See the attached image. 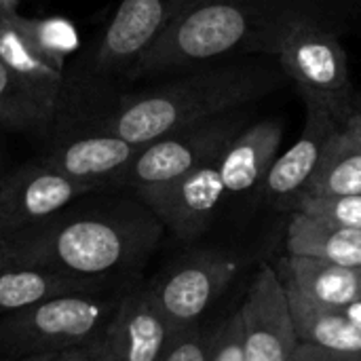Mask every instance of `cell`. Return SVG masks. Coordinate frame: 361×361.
Listing matches in <instances>:
<instances>
[{"label":"cell","mask_w":361,"mask_h":361,"mask_svg":"<svg viewBox=\"0 0 361 361\" xmlns=\"http://www.w3.org/2000/svg\"><path fill=\"white\" fill-rule=\"evenodd\" d=\"M302 97L307 106L302 133L288 152L275 159L273 167L269 169L262 182L267 201L279 209H292V212L296 207V201L305 192L309 180L313 178L330 140L343 127L328 112V108L322 106L317 99L309 95Z\"/></svg>","instance_id":"obj_12"},{"label":"cell","mask_w":361,"mask_h":361,"mask_svg":"<svg viewBox=\"0 0 361 361\" xmlns=\"http://www.w3.org/2000/svg\"><path fill=\"white\" fill-rule=\"evenodd\" d=\"M279 61L245 57L214 61L171 80L121 93L91 121V129L144 146L163 135L199 125L283 87Z\"/></svg>","instance_id":"obj_2"},{"label":"cell","mask_w":361,"mask_h":361,"mask_svg":"<svg viewBox=\"0 0 361 361\" xmlns=\"http://www.w3.org/2000/svg\"><path fill=\"white\" fill-rule=\"evenodd\" d=\"M13 19L38 55L53 68H66V59L78 49L76 27L63 17H25L13 11Z\"/></svg>","instance_id":"obj_23"},{"label":"cell","mask_w":361,"mask_h":361,"mask_svg":"<svg viewBox=\"0 0 361 361\" xmlns=\"http://www.w3.org/2000/svg\"><path fill=\"white\" fill-rule=\"evenodd\" d=\"M294 212L330 220L341 226L361 228V195L336 197H300Z\"/></svg>","instance_id":"obj_24"},{"label":"cell","mask_w":361,"mask_h":361,"mask_svg":"<svg viewBox=\"0 0 361 361\" xmlns=\"http://www.w3.org/2000/svg\"><path fill=\"white\" fill-rule=\"evenodd\" d=\"M288 361H361V353L332 351V349H324L317 345L300 343Z\"/></svg>","instance_id":"obj_27"},{"label":"cell","mask_w":361,"mask_h":361,"mask_svg":"<svg viewBox=\"0 0 361 361\" xmlns=\"http://www.w3.org/2000/svg\"><path fill=\"white\" fill-rule=\"evenodd\" d=\"M47 361H106L104 360V349H102V338L91 343V345H85V347H76V349L55 353Z\"/></svg>","instance_id":"obj_28"},{"label":"cell","mask_w":361,"mask_h":361,"mask_svg":"<svg viewBox=\"0 0 361 361\" xmlns=\"http://www.w3.org/2000/svg\"><path fill=\"white\" fill-rule=\"evenodd\" d=\"M159 218L131 197L87 195L55 216L4 237L8 267L36 264L85 277L140 279L163 239Z\"/></svg>","instance_id":"obj_1"},{"label":"cell","mask_w":361,"mask_h":361,"mask_svg":"<svg viewBox=\"0 0 361 361\" xmlns=\"http://www.w3.org/2000/svg\"><path fill=\"white\" fill-rule=\"evenodd\" d=\"M343 311H345V315H347L357 328H361V298H355L353 302H349L347 307H343Z\"/></svg>","instance_id":"obj_29"},{"label":"cell","mask_w":361,"mask_h":361,"mask_svg":"<svg viewBox=\"0 0 361 361\" xmlns=\"http://www.w3.org/2000/svg\"><path fill=\"white\" fill-rule=\"evenodd\" d=\"M192 0H121L91 51L95 78H127L133 63Z\"/></svg>","instance_id":"obj_9"},{"label":"cell","mask_w":361,"mask_h":361,"mask_svg":"<svg viewBox=\"0 0 361 361\" xmlns=\"http://www.w3.org/2000/svg\"><path fill=\"white\" fill-rule=\"evenodd\" d=\"M209 361H245L239 315H231L216 332Z\"/></svg>","instance_id":"obj_26"},{"label":"cell","mask_w":361,"mask_h":361,"mask_svg":"<svg viewBox=\"0 0 361 361\" xmlns=\"http://www.w3.org/2000/svg\"><path fill=\"white\" fill-rule=\"evenodd\" d=\"M133 281L85 277L68 271L36 267V264H11L0 271V317L34 307L38 302L70 296V294H93L127 288Z\"/></svg>","instance_id":"obj_15"},{"label":"cell","mask_w":361,"mask_h":361,"mask_svg":"<svg viewBox=\"0 0 361 361\" xmlns=\"http://www.w3.org/2000/svg\"><path fill=\"white\" fill-rule=\"evenodd\" d=\"M250 116L245 108H237L140 146L133 161L116 180L114 190L135 192L140 188L163 186L199 169L220 157L250 125Z\"/></svg>","instance_id":"obj_5"},{"label":"cell","mask_w":361,"mask_h":361,"mask_svg":"<svg viewBox=\"0 0 361 361\" xmlns=\"http://www.w3.org/2000/svg\"><path fill=\"white\" fill-rule=\"evenodd\" d=\"M347 125H351V127H355L357 131L361 133V108H357L355 112H353V116L347 121Z\"/></svg>","instance_id":"obj_31"},{"label":"cell","mask_w":361,"mask_h":361,"mask_svg":"<svg viewBox=\"0 0 361 361\" xmlns=\"http://www.w3.org/2000/svg\"><path fill=\"white\" fill-rule=\"evenodd\" d=\"M241 260L192 250L165 264L146 288L173 332L197 328L201 317L235 281Z\"/></svg>","instance_id":"obj_7"},{"label":"cell","mask_w":361,"mask_h":361,"mask_svg":"<svg viewBox=\"0 0 361 361\" xmlns=\"http://www.w3.org/2000/svg\"><path fill=\"white\" fill-rule=\"evenodd\" d=\"M173 330L154 305L146 281H135L102 336L106 361H159Z\"/></svg>","instance_id":"obj_13"},{"label":"cell","mask_w":361,"mask_h":361,"mask_svg":"<svg viewBox=\"0 0 361 361\" xmlns=\"http://www.w3.org/2000/svg\"><path fill=\"white\" fill-rule=\"evenodd\" d=\"M214 347V332H201V328H190L173 332L159 361H209Z\"/></svg>","instance_id":"obj_25"},{"label":"cell","mask_w":361,"mask_h":361,"mask_svg":"<svg viewBox=\"0 0 361 361\" xmlns=\"http://www.w3.org/2000/svg\"><path fill=\"white\" fill-rule=\"evenodd\" d=\"M279 277L286 286L317 305L343 309L360 298L361 269L288 254L281 260Z\"/></svg>","instance_id":"obj_17"},{"label":"cell","mask_w":361,"mask_h":361,"mask_svg":"<svg viewBox=\"0 0 361 361\" xmlns=\"http://www.w3.org/2000/svg\"><path fill=\"white\" fill-rule=\"evenodd\" d=\"M91 192L102 190L63 173L42 157L27 161L0 176V237L25 231Z\"/></svg>","instance_id":"obj_8"},{"label":"cell","mask_w":361,"mask_h":361,"mask_svg":"<svg viewBox=\"0 0 361 361\" xmlns=\"http://www.w3.org/2000/svg\"><path fill=\"white\" fill-rule=\"evenodd\" d=\"M131 286L57 296L0 317V353L8 360L55 355L99 341Z\"/></svg>","instance_id":"obj_4"},{"label":"cell","mask_w":361,"mask_h":361,"mask_svg":"<svg viewBox=\"0 0 361 361\" xmlns=\"http://www.w3.org/2000/svg\"><path fill=\"white\" fill-rule=\"evenodd\" d=\"M51 355H30V357H21V360H6V361H47Z\"/></svg>","instance_id":"obj_32"},{"label":"cell","mask_w":361,"mask_h":361,"mask_svg":"<svg viewBox=\"0 0 361 361\" xmlns=\"http://www.w3.org/2000/svg\"><path fill=\"white\" fill-rule=\"evenodd\" d=\"M13 11L15 8L0 15V61L34 89H38L42 95L59 104L61 91L66 87V76L61 70L53 68L38 55L34 44L15 23Z\"/></svg>","instance_id":"obj_21"},{"label":"cell","mask_w":361,"mask_h":361,"mask_svg":"<svg viewBox=\"0 0 361 361\" xmlns=\"http://www.w3.org/2000/svg\"><path fill=\"white\" fill-rule=\"evenodd\" d=\"M336 195H361V133L351 125H343L330 140L300 197Z\"/></svg>","instance_id":"obj_20"},{"label":"cell","mask_w":361,"mask_h":361,"mask_svg":"<svg viewBox=\"0 0 361 361\" xmlns=\"http://www.w3.org/2000/svg\"><path fill=\"white\" fill-rule=\"evenodd\" d=\"M8 267V256H6V243L4 237H0V271H4Z\"/></svg>","instance_id":"obj_30"},{"label":"cell","mask_w":361,"mask_h":361,"mask_svg":"<svg viewBox=\"0 0 361 361\" xmlns=\"http://www.w3.org/2000/svg\"><path fill=\"white\" fill-rule=\"evenodd\" d=\"M140 146L104 131H85L53 144L42 159L63 173L95 184L99 190H114L116 180L137 154Z\"/></svg>","instance_id":"obj_14"},{"label":"cell","mask_w":361,"mask_h":361,"mask_svg":"<svg viewBox=\"0 0 361 361\" xmlns=\"http://www.w3.org/2000/svg\"><path fill=\"white\" fill-rule=\"evenodd\" d=\"M178 241L192 243L212 226L226 197L218 159L163 186L133 192Z\"/></svg>","instance_id":"obj_10"},{"label":"cell","mask_w":361,"mask_h":361,"mask_svg":"<svg viewBox=\"0 0 361 361\" xmlns=\"http://www.w3.org/2000/svg\"><path fill=\"white\" fill-rule=\"evenodd\" d=\"M307 21H324L313 0H192L133 63L127 80L231 55H277L290 32Z\"/></svg>","instance_id":"obj_3"},{"label":"cell","mask_w":361,"mask_h":361,"mask_svg":"<svg viewBox=\"0 0 361 361\" xmlns=\"http://www.w3.org/2000/svg\"><path fill=\"white\" fill-rule=\"evenodd\" d=\"M286 247L290 256L361 269V228L341 226L302 212H294L288 222Z\"/></svg>","instance_id":"obj_18"},{"label":"cell","mask_w":361,"mask_h":361,"mask_svg":"<svg viewBox=\"0 0 361 361\" xmlns=\"http://www.w3.org/2000/svg\"><path fill=\"white\" fill-rule=\"evenodd\" d=\"M59 104L42 95L0 61V127L44 133L55 121Z\"/></svg>","instance_id":"obj_22"},{"label":"cell","mask_w":361,"mask_h":361,"mask_svg":"<svg viewBox=\"0 0 361 361\" xmlns=\"http://www.w3.org/2000/svg\"><path fill=\"white\" fill-rule=\"evenodd\" d=\"M11 8H15L8 0H0V15L4 13V11H11Z\"/></svg>","instance_id":"obj_33"},{"label":"cell","mask_w":361,"mask_h":361,"mask_svg":"<svg viewBox=\"0 0 361 361\" xmlns=\"http://www.w3.org/2000/svg\"><path fill=\"white\" fill-rule=\"evenodd\" d=\"M277 61L302 95L317 99L341 123L357 110L349 76L347 51L324 21H307L283 40Z\"/></svg>","instance_id":"obj_6"},{"label":"cell","mask_w":361,"mask_h":361,"mask_svg":"<svg viewBox=\"0 0 361 361\" xmlns=\"http://www.w3.org/2000/svg\"><path fill=\"white\" fill-rule=\"evenodd\" d=\"M245 361H288L300 345L286 286L273 267H262L237 311Z\"/></svg>","instance_id":"obj_11"},{"label":"cell","mask_w":361,"mask_h":361,"mask_svg":"<svg viewBox=\"0 0 361 361\" xmlns=\"http://www.w3.org/2000/svg\"><path fill=\"white\" fill-rule=\"evenodd\" d=\"M360 298H361V288H360Z\"/></svg>","instance_id":"obj_34"},{"label":"cell","mask_w":361,"mask_h":361,"mask_svg":"<svg viewBox=\"0 0 361 361\" xmlns=\"http://www.w3.org/2000/svg\"><path fill=\"white\" fill-rule=\"evenodd\" d=\"M281 144V121L267 118L247 125L218 157L226 195H245L262 186Z\"/></svg>","instance_id":"obj_16"},{"label":"cell","mask_w":361,"mask_h":361,"mask_svg":"<svg viewBox=\"0 0 361 361\" xmlns=\"http://www.w3.org/2000/svg\"><path fill=\"white\" fill-rule=\"evenodd\" d=\"M286 292L300 343L332 351L361 353V328L345 315L343 309L311 302L290 286H286Z\"/></svg>","instance_id":"obj_19"}]
</instances>
